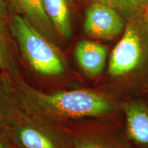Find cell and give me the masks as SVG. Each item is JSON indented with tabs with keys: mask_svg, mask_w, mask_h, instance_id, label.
<instances>
[{
	"mask_svg": "<svg viewBox=\"0 0 148 148\" xmlns=\"http://www.w3.org/2000/svg\"><path fill=\"white\" fill-rule=\"evenodd\" d=\"M120 107L125 136L134 148H148V94L123 98Z\"/></svg>",
	"mask_w": 148,
	"mask_h": 148,
	"instance_id": "obj_5",
	"label": "cell"
},
{
	"mask_svg": "<svg viewBox=\"0 0 148 148\" xmlns=\"http://www.w3.org/2000/svg\"><path fill=\"white\" fill-rule=\"evenodd\" d=\"M21 108L42 119L58 121L84 118L107 119L121 113V98L103 90L74 89L46 93L23 79L14 83Z\"/></svg>",
	"mask_w": 148,
	"mask_h": 148,
	"instance_id": "obj_1",
	"label": "cell"
},
{
	"mask_svg": "<svg viewBox=\"0 0 148 148\" xmlns=\"http://www.w3.org/2000/svg\"><path fill=\"white\" fill-rule=\"evenodd\" d=\"M126 21L115 10L99 4H88L85 12L84 31L95 39L112 40L123 34Z\"/></svg>",
	"mask_w": 148,
	"mask_h": 148,
	"instance_id": "obj_6",
	"label": "cell"
},
{
	"mask_svg": "<svg viewBox=\"0 0 148 148\" xmlns=\"http://www.w3.org/2000/svg\"><path fill=\"white\" fill-rule=\"evenodd\" d=\"M8 4L7 0H0V21H8Z\"/></svg>",
	"mask_w": 148,
	"mask_h": 148,
	"instance_id": "obj_15",
	"label": "cell"
},
{
	"mask_svg": "<svg viewBox=\"0 0 148 148\" xmlns=\"http://www.w3.org/2000/svg\"><path fill=\"white\" fill-rule=\"evenodd\" d=\"M18 148H71V137L52 122L21 110L10 126Z\"/></svg>",
	"mask_w": 148,
	"mask_h": 148,
	"instance_id": "obj_4",
	"label": "cell"
},
{
	"mask_svg": "<svg viewBox=\"0 0 148 148\" xmlns=\"http://www.w3.org/2000/svg\"><path fill=\"white\" fill-rule=\"evenodd\" d=\"M8 27L22 57L33 71L45 77H59L66 73V59L56 43L26 20L12 12L8 18Z\"/></svg>",
	"mask_w": 148,
	"mask_h": 148,
	"instance_id": "obj_3",
	"label": "cell"
},
{
	"mask_svg": "<svg viewBox=\"0 0 148 148\" xmlns=\"http://www.w3.org/2000/svg\"><path fill=\"white\" fill-rule=\"evenodd\" d=\"M132 1L138 8V10L143 13V11L147 5L148 0H132Z\"/></svg>",
	"mask_w": 148,
	"mask_h": 148,
	"instance_id": "obj_16",
	"label": "cell"
},
{
	"mask_svg": "<svg viewBox=\"0 0 148 148\" xmlns=\"http://www.w3.org/2000/svg\"><path fill=\"white\" fill-rule=\"evenodd\" d=\"M145 92H146V93H147L148 94V87H147V89L145 90Z\"/></svg>",
	"mask_w": 148,
	"mask_h": 148,
	"instance_id": "obj_18",
	"label": "cell"
},
{
	"mask_svg": "<svg viewBox=\"0 0 148 148\" xmlns=\"http://www.w3.org/2000/svg\"><path fill=\"white\" fill-rule=\"evenodd\" d=\"M142 18L143 19V21L148 24V1L147 5H146L145 8H144L143 11V13H142Z\"/></svg>",
	"mask_w": 148,
	"mask_h": 148,
	"instance_id": "obj_17",
	"label": "cell"
},
{
	"mask_svg": "<svg viewBox=\"0 0 148 148\" xmlns=\"http://www.w3.org/2000/svg\"><path fill=\"white\" fill-rule=\"evenodd\" d=\"M71 148H134L123 133L94 128L72 135Z\"/></svg>",
	"mask_w": 148,
	"mask_h": 148,
	"instance_id": "obj_9",
	"label": "cell"
},
{
	"mask_svg": "<svg viewBox=\"0 0 148 148\" xmlns=\"http://www.w3.org/2000/svg\"><path fill=\"white\" fill-rule=\"evenodd\" d=\"M22 110L14 84L0 73V130L10 126Z\"/></svg>",
	"mask_w": 148,
	"mask_h": 148,
	"instance_id": "obj_10",
	"label": "cell"
},
{
	"mask_svg": "<svg viewBox=\"0 0 148 148\" xmlns=\"http://www.w3.org/2000/svg\"><path fill=\"white\" fill-rule=\"evenodd\" d=\"M0 148H18L12 140L10 126L0 130Z\"/></svg>",
	"mask_w": 148,
	"mask_h": 148,
	"instance_id": "obj_14",
	"label": "cell"
},
{
	"mask_svg": "<svg viewBox=\"0 0 148 148\" xmlns=\"http://www.w3.org/2000/svg\"><path fill=\"white\" fill-rule=\"evenodd\" d=\"M8 21H0V73L15 83L21 79L15 56L9 39Z\"/></svg>",
	"mask_w": 148,
	"mask_h": 148,
	"instance_id": "obj_12",
	"label": "cell"
},
{
	"mask_svg": "<svg viewBox=\"0 0 148 148\" xmlns=\"http://www.w3.org/2000/svg\"><path fill=\"white\" fill-rule=\"evenodd\" d=\"M74 56L83 73L95 78L100 76L106 68L108 47L95 40H82L75 45Z\"/></svg>",
	"mask_w": 148,
	"mask_h": 148,
	"instance_id": "obj_8",
	"label": "cell"
},
{
	"mask_svg": "<svg viewBox=\"0 0 148 148\" xmlns=\"http://www.w3.org/2000/svg\"><path fill=\"white\" fill-rule=\"evenodd\" d=\"M89 3L102 4L115 10L125 18L126 22L142 18V12L132 0H84Z\"/></svg>",
	"mask_w": 148,
	"mask_h": 148,
	"instance_id": "obj_13",
	"label": "cell"
},
{
	"mask_svg": "<svg viewBox=\"0 0 148 148\" xmlns=\"http://www.w3.org/2000/svg\"><path fill=\"white\" fill-rule=\"evenodd\" d=\"M8 9L21 16L48 39L56 43L58 36L44 10L42 0H7Z\"/></svg>",
	"mask_w": 148,
	"mask_h": 148,
	"instance_id": "obj_7",
	"label": "cell"
},
{
	"mask_svg": "<svg viewBox=\"0 0 148 148\" xmlns=\"http://www.w3.org/2000/svg\"><path fill=\"white\" fill-rule=\"evenodd\" d=\"M44 10L56 31L58 38L71 36V0H42Z\"/></svg>",
	"mask_w": 148,
	"mask_h": 148,
	"instance_id": "obj_11",
	"label": "cell"
},
{
	"mask_svg": "<svg viewBox=\"0 0 148 148\" xmlns=\"http://www.w3.org/2000/svg\"><path fill=\"white\" fill-rule=\"evenodd\" d=\"M107 75L123 98L145 92L148 87V24L142 18L126 23L111 51Z\"/></svg>",
	"mask_w": 148,
	"mask_h": 148,
	"instance_id": "obj_2",
	"label": "cell"
}]
</instances>
